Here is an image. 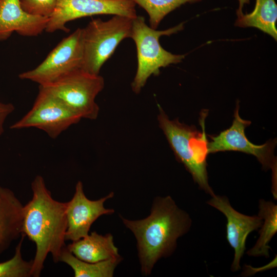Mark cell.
I'll return each instance as SVG.
<instances>
[{"instance_id": "cell-1", "label": "cell", "mask_w": 277, "mask_h": 277, "mask_svg": "<svg viewBox=\"0 0 277 277\" xmlns=\"http://www.w3.org/2000/svg\"><path fill=\"white\" fill-rule=\"evenodd\" d=\"M120 217L136 238L141 272L145 276L151 274L160 259L173 253L177 239L189 231L192 224L189 214L170 196L156 197L150 214L143 219Z\"/></svg>"}, {"instance_id": "cell-2", "label": "cell", "mask_w": 277, "mask_h": 277, "mask_svg": "<svg viewBox=\"0 0 277 277\" xmlns=\"http://www.w3.org/2000/svg\"><path fill=\"white\" fill-rule=\"evenodd\" d=\"M31 187L32 199L23 206L22 233L35 244L32 276L38 277L48 255L58 263L66 247V202L52 197L40 175L35 177Z\"/></svg>"}, {"instance_id": "cell-3", "label": "cell", "mask_w": 277, "mask_h": 277, "mask_svg": "<svg viewBox=\"0 0 277 277\" xmlns=\"http://www.w3.org/2000/svg\"><path fill=\"white\" fill-rule=\"evenodd\" d=\"M157 120L177 159L191 174L195 182L211 196L215 193L208 183L206 157L207 142L192 126L181 123L177 119L170 120L159 106Z\"/></svg>"}, {"instance_id": "cell-4", "label": "cell", "mask_w": 277, "mask_h": 277, "mask_svg": "<svg viewBox=\"0 0 277 277\" xmlns=\"http://www.w3.org/2000/svg\"><path fill=\"white\" fill-rule=\"evenodd\" d=\"M183 28L184 23H181L165 30H156L146 24L143 16L137 15L133 18L130 38L137 51V70L131 83L135 93L141 92L150 76L158 75L161 68L179 63L184 58V55L174 54L165 50L159 42L161 36L170 35Z\"/></svg>"}, {"instance_id": "cell-5", "label": "cell", "mask_w": 277, "mask_h": 277, "mask_svg": "<svg viewBox=\"0 0 277 277\" xmlns=\"http://www.w3.org/2000/svg\"><path fill=\"white\" fill-rule=\"evenodd\" d=\"M133 19L114 15L106 21L92 19L82 28V69L98 75L102 66L111 56L121 42L130 37Z\"/></svg>"}, {"instance_id": "cell-6", "label": "cell", "mask_w": 277, "mask_h": 277, "mask_svg": "<svg viewBox=\"0 0 277 277\" xmlns=\"http://www.w3.org/2000/svg\"><path fill=\"white\" fill-rule=\"evenodd\" d=\"M104 85L102 76L80 69L39 87L61 100L82 118L93 120L97 118L100 111L95 98Z\"/></svg>"}, {"instance_id": "cell-7", "label": "cell", "mask_w": 277, "mask_h": 277, "mask_svg": "<svg viewBox=\"0 0 277 277\" xmlns=\"http://www.w3.org/2000/svg\"><path fill=\"white\" fill-rule=\"evenodd\" d=\"M83 60L82 28H77L63 38L35 68L18 75L40 86L57 82L70 73L82 69Z\"/></svg>"}, {"instance_id": "cell-8", "label": "cell", "mask_w": 277, "mask_h": 277, "mask_svg": "<svg viewBox=\"0 0 277 277\" xmlns=\"http://www.w3.org/2000/svg\"><path fill=\"white\" fill-rule=\"evenodd\" d=\"M81 119L61 100L39 87L38 93L31 109L10 128H36L55 139Z\"/></svg>"}, {"instance_id": "cell-9", "label": "cell", "mask_w": 277, "mask_h": 277, "mask_svg": "<svg viewBox=\"0 0 277 277\" xmlns=\"http://www.w3.org/2000/svg\"><path fill=\"white\" fill-rule=\"evenodd\" d=\"M135 6L132 0H56L45 31L68 32L70 30L66 26L68 22L96 15H118L134 18L137 16Z\"/></svg>"}, {"instance_id": "cell-10", "label": "cell", "mask_w": 277, "mask_h": 277, "mask_svg": "<svg viewBox=\"0 0 277 277\" xmlns=\"http://www.w3.org/2000/svg\"><path fill=\"white\" fill-rule=\"evenodd\" d=\"M239 112V105L237 102L231 126L218 135L210 136L211 141L207 144L208 154L235 151L251 154L257 158L264 169H271L273 175H276V160L274 154L276 139L270 140L261 145L250 142L245 135V130L251 124V122L242 119Z\"/></svg>"}, {"instance_id": "cell-11", "label": "cell", "mask_w": 277, "mask_h": 277, "mask_svg": "<svg viewBox=\"0 0 277 277\" xmlns=\"http://www.w3.org/2000/svg\"><path fill=\"white\" fill-rule=\"evenodd\" d=\"M113 196L111 192L99 200H90L84 192L82 182L78 181L72 198L66 202V240L73 242L86 236L91 225L100 216L113 214L114 210L105 208L104 204Z\"/></svg>"}, {"instance_id": "cell-12", "label": "cell", "mask_w": 277, "mask_h": 277, "mask_svg": "<svg viewBox=\"0 0 277 277\" xmlns=\"http://www.w3.org/2000/svg\"><path fill=\"white\" fill-rule=\"evenodd\" d=\"M207 203L221 212L226 218V239L234 250L231 270L236 272L241 269L240 261L246 250L248 235L259 229L263 220L259 215L249 216L242 214L231 205L226 196L215 194Z\"/></svg>"}, {"instance_id": "cell-13", "label": "cell", "mask_w": 277, "mask_h": 277, "mask_svg": "<svg viewBox=\"0 0 277 277\" xmlns=\"http://www.w3.org/2000/svg\"><path fill=\"white\" fill-rule=\"evenodd\" d=\"M49 18L25 11L20 0H0V43L14 32L24 36H36L45 31Z\"/></svg>"}, {"instance_id": "cell-14", "label": "cell", "mask_w": 277, "mask_h": 277, "mask_svg": "<svg viewBox=\"0 0 277 277\" xmlns=\"http://www.w3.org/2000/svg\"><path fill=\"white\" fill-rule=\"evenodd\" d=\"M23 206L11 190L0 186V255L22 233Z\"/></svg>"}, {"instance_id": "cell-15", "label": "cell", "mask_w": 277, "mask_h": 277, "mask_svg": "<svg viewBox=\"0 0 277 277\" xmlns=\"http://www.w3.org/2000/svg\"><path fill=\"white\" fill-rule=\"evenodd\" d=\"M66 247L78 259L90 263L121 258L110 233L102 235L92 232L83 238L73 241Z\"/></svg>"}, {"instance_id": "cell-16", "label": "cell", "mask_w": 277, "mask_h": 277, "mask_svg": "<svg viewBox=\"0 0 277 277\" xmlns=\"http://www.w3.org/2000/svg\"><path fill=\"white\" fill-rule=\"evenodd\" d=\"M237 15L235 26L256 28L276 40L277 5L275 0H256L254 9L251 13Z\"/></svg>"}, {"instance_id": "cell-17", "label": "cell", "mask_w": 277, "mask_h": 277, "mask_svg": "<svg viewBox=\"0 0 277 277\" xmlns=\"http://www.w3.org/2000/svg\"><path fill=\"white\" fill-rule=\"evenodd\" d=\"M258 215L263 222L259 230V237L247 254L251 256H269L271 248L269 244L277 232V205L271 201L261 199L259 202Z\"/></svg>"}, {"instance_id": "cell-18", "label": "cell", "mask_w": 277, "mask_h": 277, "mask_svg": "<svg viewBox=\"0 0 277 277\" xmlns=\"http://www.w3.org/2000/svg\"><path fill=\"white\" fill-rule=\"evenodd\" d=\"M122 258L96 263L81 260L71 253L66 247L63 250L60 262L69 265L73 270L75 277H112Z\"/></svg>"}, {"instance_id": "cell-19", "label": "cell", "mask_w": 277, "mask_h": 277, "mask_svg": "<svg viewBox=\"0 0 277 277\" xmlns=\"http://www.w3.org/2000/svg\"><path fill=\"white\" fill-rule=\"evenodd\" d=\"M148 13L150 27L156 29L162 20L168 13L182 5L192 3L200 0H132Z\"/></svg>"}, {"instance_id": "cell-20", "label": "cell", "mask_w": 277, "mask_h": 277, "mask_svg": "<svg viewBox=\"0 0 277 277\" xmlns=\"http://www.w3.org/2000/svg\"><path fill=\"white\" fill-rule=\"evenodd\" d=\"M25 237V235L22 233L13 256L9 260L0 263V277L32 276L33 260H25L21 252Z\"/></svg>"}, {"instance_id": "cell-21", "label": "cell", "mask_w": 277, "mask_h": 277, "mask_svg": "<svg viewBox=\"0 0 277 277\" xmlns=\"http://www.w3.org/2000/svg\"><path fill=\"white\" fill-rule=\"evenodd\" d=\"M20 3L29 14L49 17L54 10L56 0H20Z\"/></svg>"}, {"instance_id": "cell-22", "label": "cell", "mask_w": 277, "mask_h": 277, "mask_svg": "<svg viewBox=\"0 0 277 277\" xmlns=\"http://www.w3.org/2000/svg\"><path fill=\"white\" fill-rule=\"evenodd\" d=\"M14 105L10 103H5L0 101V136L3 134L4 125L8 116L14 110Z\"/></svg>"}]
</instances>
